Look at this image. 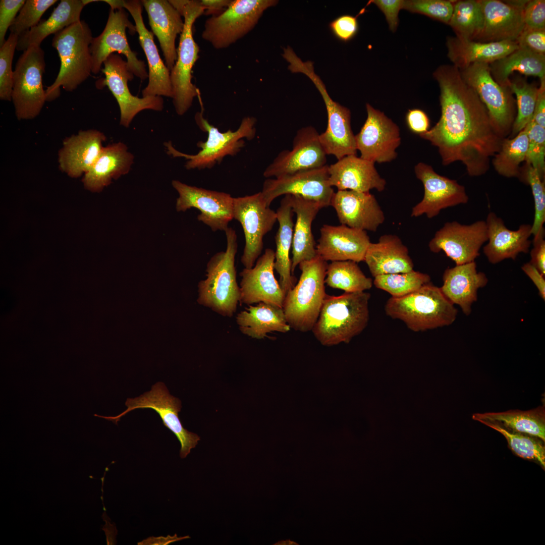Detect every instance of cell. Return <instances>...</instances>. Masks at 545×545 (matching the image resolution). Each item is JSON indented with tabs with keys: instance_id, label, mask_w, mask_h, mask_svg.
Returning a JSON list of instances; mask_svg holds the SVG:
<instances>
[{
	"instance_id": "cell-1",
	"label": "cell",
	"mask_w": 545,
	"mask_h": 545,
	"mask_svg": "<svg viewBox=\"0 0 545 545\" xmlns=\"http://www.w3.org/2000/svg\"><path fill=\"white\" fill-rule=\"evenodd\" d=\"M440 89L441 115L421 138L438 149L442 164L461 162L471 177L484 175L490 158L504 138L475 91L454 65H442L433 73Z\"/></svg>"
},
{
	"instance_id": "cell-2",
	"label": "cell",
	"mask_w": 545,
	"mask_h": 545,
	"mask_svg": "<svg viewBox=\"0 0 545 545\" xmlns=\"http://www.w3.org/2000/svg\"><path fill=\"white\" fill-rule=\"evenodd\" d=\"M370 298L364 291L327 294L311 331L315 338L327 346L350 342L368 323Z\"/></svg>"
},
{
	"instance_id": "cell-3",
	"label": "cell",
	"mask_w": 545,
	"mask_h": 545,
	"mask_svg": "<svg viewBox=\"0 0 545 545\" xmlns=\"http://www.w3.org/2000/svg\"><path fill=\"white\" fill-rule=\"evenodd\" d=\"M226 250L216 253L206 264V279L198 284V303L219 315L231 317L240 303L235 257L238 250L237 236L233 228L225 231Z\"/></svg>"
},
{
	"instance_id": "cell-4",
	"label": "cell",
	"mask_w": 545,
	"mask_h": 545,
	"mask_svg": "<svg viewBox=\"0 0 545 545\" xmlns=\"http://www.w3.org/2000/svg\"><path fill=\"white\" fill-rule=\"evenodd\" d=\"M93 38L88 25L81 20L54 35L52 46L58 52L61 67L56 80L45 90L47 101L60 95L61 87L73 91L90 76V46Z\"/></svg>"
},
{
	"instance_id": "cell-5",
	"label": "cell",
	"mask_w": 545,
	"mask_h": 545,
	"mask_svg": "<svg viewBox=\"0 0 545 545\" xmlns=\"http://www.w3.org/2000/svg\"><path fill=\"white\" fill-rule=\"evenodd\" d=\"M385 310L387 315L402 320L415 332L449 325L458 313L440 288L430 282L404 296L391 297Z\"/></svg>"
},
{
	"instance_id": "cell-6",
	"label": "cell",
	"mask_w": 545,
	"mask_h": 545,
	"mask_svg": "<svg viewBox=\"0 0 545 545\" xmlns=\"http://www.w3.org/2000/svg\"><path fill=\"white\" fill-rule=\"evenodd\" d=\"M328 264L317 255L298 265L301 271L299 281L286 294L282 307L291 329L303 333L312 331L327 295Z\"/></svg>"
},
{
	"instance_id": "cell-7",
	"label": "cell",
	"mask_w": 545,
	"mask_h": 545,
	"mask_svg": "<svg viewBox=\"0 0 545 545\" xmlns=\"http://www.w3.org/2000/svg\"><path fill=\"white\" fill-rule=\"evenodd\" d=\"M195 119L200 129L207 133L205 141L197 143L200 148L197 153L191 155L180 152L171 141L165 144L169 155L187 159L185 168L188 170L211 169L225 156L235 155L244 146V139L252 140L256 134V120L253 117L244 118L236 131L229 130L225 132L210 124L203 117L202 111L197 113Z\"/></svg>"
},
{
	"instance_id": "cell-8",
	"label": "cell",
	"mask_w": 545,
	"mask_h": 545,
	"mask_svg": "<svg viewBox=\"0 0 545 545\" xmlns=\"http://www.w3.org/2000/svg\"><path fill=\"white\" fill-rule=\"evenodd\" d=\"M184 17V27L177 48V59L170 71L173 88V102L177 114L182 116L192 105L195 97H200L199 89L192 82V71L199 58V48L193 34L196 20L204 14L200 1L186 0L180 13Z\"/></svg>"
},
{
	"instance_id": "cell-9",
	"label": "cell",
	"mask_w": 545,
	"mask_h": 545,
	"mask_svg": "<svg viewBox=\"0 0 545 545\" xmlns=\"http://www.w3.org/2000/svg\"><path fill=\"white\" fill-rule=\"evenodd\" d=\"M288 69L292 73H302L313 83L324 101L328 115L326 130L319 135L320 143L327 155L338 160L349 155H357L355 135L351 126L349 108L334 101L325 86L315 72L313 63L302 61L297 56L289 60Z\"/></svg>"
},
{
	"instance_id": "cell-10",
	"label": "cell",
	"mask_w": 545,
	"mask_h": 545,
	"mask_svg": "<svg viewBox=\"0 0 545 545\" xmlns=\"http://www.w3.org/2000/svg\"><path fill=\"white\" fill-rule=\"evenodd\" d=\"M276 0H235L222 13L205 22L202 38L214 48H226L249 33L265 10Z\"/></svg>"
},
{
	"instance_id": "cell-11",
	"label": "cell",
	"mask_w": 545,
	"mask_h": 545,
	"mask_svg": "<svg viewBox=\"0 0 545 545\" xmlns=\"http://www.w3.org/2000/svg\"><path fill=\"white\" fill-rule=\"evenodd\" d=\"M45 68L44 52L40 46L27 48L17 60L14 71L12 101L18 120L35 118L47 101L42 83Z\"/></svg>"
},
{
	"instance_id": "cell-12",
	"label": "cell",
	"mask_w": 545,
	"mask_h": 545,
	"mask_svg": "<svg viewBox=\"0 0 545 545\" xmlns=\"http://www.w3.org/2000/svg\"><path fill=\"white\" fill-rule=\"evenodd\" d=\"M124 8L111 9L108 19L102 32L92 38L90 51L92 60V73L98 74L102 69L103 62L108 56L115 52L124 55L127 67L131 73L144 81L148 74L145 63L137 57L129 44L126 29L131 35L136 32L135 26L128 18V14Z\"/></svg>"
},
{
	"instance_id": "cell-13",
	"label": "cell",
	"mask_w": 545,
	"mask_h": 545,
	"mask_svg": "<svg viewBox=\"0 0 545 545\" xmlns=\"http://www.w3.org/2000/svg\"><path fill=\"white\" fill-rule=\"evenodd\" d=\"M489 65L475 63L459 70L463 79L486 107L499 132L506 138L516 117L515 100L509 87L501 86L494 79Z\"/></svg>"
},
{
	"instance_id": "cell-14",
	"label": "cell",
	"mask_w": 545,
	"mask_h": 545,
	"mask_svg": "<svg viewBox=\"0 0 545 545\" xmlns=\"http://www.w3.org/2000/svg\"><path fill=\"white\" fill-rule=\"evenodd\" d=\"M127 408L116 416H104L94 414V416L111 421L116 424L121 418L129 412L137 409H151L159 415L163 424L175 434L181 444L180 456L183 459L190 453L200 440L196 433L185 428L178 414L182 405L181 401L170 395L162 382L153 385L150 391L139 397L128 398L125 402Z\"/></svg>"
},
{
	"instance_id": "cell-15",
	"label": "cell",
	"mask_w": 545,
	"mask_h": 545,
	"mask_svg": "<svg viewBox=\"0 0 545 545\" xmlns=\"http://www.w3.org/2000/svg\"><path fill=\"white\" fill-rule=\"evenodd\" d=\"M233 217L241 224L245 237L241 262L245 268H251L262 252L264 236L277 221V213L266 205L259 192L234 197Z\"/></svg>"
},
{
	"instance_id": "cell-16",
	"label": "cell",
	"mask_w": 545,
	"mask_h": 545,
	"mask_svg": "<svg viewBox=\"0 0 545 545\" xmlns=\"http://www.w3.org/2000/svg\"><path fill=\"white\" fill-rule=\"evenodd\" d=\"M103 66L101 71L105 77L96 82V86L100 88L106 86L116 98L120 108V125L128 128L133 118L143 110H163L164 101L161 96L139 98L130 92L128 83L134 75L129 70L126 61L119 54H111Z\"/></svg>"
},
{
	"instance_id": "cell-17",
	"label": "cell",
	"mask_w": 545,
	"mask_h": 545,
	"mask_svg": "<svg viewBox=\"0 0 545 545\" xmlns=\"http://www.w3.org/2000/svg\"><path fill=\"white\" fill-rule=\"evenodd\" d=\"M367 118L355 135L360 157L377 163L390 162L397 157L401 142L398 126L383 112L366 104Z\"/></svg>"
},
{
	"instance_id": "cell-18",
	"label": "cell",
	"mask_w": 545,
	"mask_h": 545,
	"mask_svg": "<svg viewBox=\"0 0 545 545\" xmlns=\"http://www.w3.org/2000/svg\"><path fill=\"white\" fill-rule=\"evenodd\" d=\"M487 240L485 221H477L469 225L448 222L435 232L428 247L434 253L443 251L456 265H459L474 261Z\"/></svg>"
},
{
	"instance_id": "cell-19",
	"label": "cell",
	"mask_w": 545,
	"mask_h": 545,
	"mask_svg": "<svg viewBox=\"0 0 545 545\" xmlns=\"http://www.w3.org/2000/svg\"><path fill=\"white\" fill-rule=\"evenodd\" d=\"M328 165L265 180L261 191L268 207L278 197L295 195L314 200L322 207L330 206L335 193L329 183Z\"/></svg>"
},
{
	"instance_id": "cell-20",
	"label": "cell",
	"mask_w": 545,
	"mask_h": 545,
	"mask_svg": "<svg viewBox=\"0 0 545 545\" xmlns=\"http://www.w3.org/2000/svg\"><path fill=\"white\" fill-rule=\"evenodd\" d=\"M172 186L179 194L176 209L185 211L196 208L200 213L198 221L211 230L224 231L233 219V198L227 193L192 186L178 180L172 181Z\"/></svg>"
},
{
	"instance_id": "cell-21",
	"label": "cell",
	"mask_w": 545,
	"mask_h": 545,
	"mask_svg": "<svg viewBox=\"0 0 545 545\" xmlns=\"http://www.w3.org/2000/svg\"><path fill=\"white\" fill-rule=\"evenodd\" d=\"M319 135L312 126L300 128L294 137L292 149L280 152L264 170V177L277 178L326 165L327 154Z\"/></svg>"
},
{
	"instance_id": "cell-22",
	"label": "cell",
	"mask_w": 545,
	"mask_h": 545,
	"mask_svg": "<svg viewBox=\"0 0 545 545\" xmlns=\"http://www.w3.org/2000/svg\"><path fill=\"white\" fill-rule=\"evenodd\" d=\"M414 172L423 184L424 195L412 208V217L425 214L431 219L442 209L468 202L469 197L465 187L455 180L437 173L431 166L419 162L415 166Z\"/></svg>"
},
{
	"instance_id": "cell-23",
	"label": "cell",
	"mask_w": 545,
	"mask_h": 545,
	"mask_svg": "<svg viewBox=\"0 0 545 545\" xmlns=\"http://www.w3.org/2000/svg\"><path fill=\"white\" fill-rule=\"evenodd\" d=\"M275 260V251L267 248L252 268H244L239 273L240 303L263 302L282 308L285 295L274 275Z\"/></svg>"
},
{
	"instance_id": "cell-24",
	"label": "cell",
	"mask_w": 545,
	"mask_h": 545,
	"mask_svg": "<svg viewBox=\"0 0 545 545\" xmlns=\"http://www.w3.org/2000/svg\"><path fill=\"white\" fill-rule=\"evenodd\" d=\"M123 8L132 16L139 43L145 54L148 66V82L142 90V97L164 96L172 98L173 88L170 71L161 60L154 41L153 34L146 27L143 17L141 1H123Z\"/></svg>"
},
{
	"instance_id": "cell-25",
	"label": "cell",
	"mask_w": 545,
	"mask_h": 545,
	"mask_svg": "<svg viewBox=\"0 0 545 545\" xmlns=\"http://www.w3.org/2000/svg\"><path fill=\"white\" fill-rule=\"evenodd\" d=\"M483 14L479 42L516 41L525 28L523 10L527 1L480 0Z\"/></svg>"
},
{
	"instance_id": "cell-26",
	"label": "cell",
	"mask_w": 545,
	"mask_h": 545,
	"mask_svg": "<svg viewBox=\"0 0 545 545\" xmlns=\"http://www.w3.org/2000/svg\"><path fill=\"white\" fill-rule=\"evenodd\" d=\"M330 206L342 225L358 230L375 232L385 220L381 207L370 192L338 190Z\"/></svg>"
},
{
	"instance_id": "cell-27",
	"label": "cell",
	"mask_w": 545,
	"mask_h": 545,
	"mask_svg": "<svg viewBox=\"0 0 545 545\" xmlns=\"http://www.w3.org/2000/svg\"><path fill=\"white\" fill-rule=\"evenodd\" d=\"M316 245L317 255L326 261H363L371 243L366 231L344 225H323Z\"/></svg>"
},
{
	"instance_id": "cell-28",
	"label": "cell",
	"mask_w": 545,
	"mask_h": 545,
	"mask_svg": "<svg viewBox=\"0 0 545 545\" xmlns=\"http://www.w3.org/2000/svg\"><path fill=\"white\" fill-rule=\"evenodd\" d=\"M485 221L488 240L483 252L490 263L496 264L506 259L515 260L520 253L529 252L531 225L522 224L517 230H511L493 212L487 214Z\"/></svg>"
},
{
	"instance_id": "cell-29",
	"label": "cell",
	"mask_w": 545,
	"mask_h": 545,
	"mask_svg": "<svg viewBox=\"0 0 545 545\" xmlns=\"http://www.w3.org/2000/svg\"><path fill=\"white\" fill-rule=\"evenodd\" d=\"M104 134L98 130H82L66 138L58 152L60 170L72 178L85 174L99 156Z\"/></svg>"
},
{
	"instance_id": "cell-30",
	"label": "cell",
	"mask_w": 545,
	"mask_h": 545,
	"mask_svg": "<svg viewBox=\"0 0 545 545\" xmlns=\"http://www.w3.org/2000/svg\"><path fill=\"white\" fill-rule=\"evenodd\" d=\"M374 164L357 155L345 156L328 166L330 184L338 190L369 192L375 189L382 192L386 181L378 174Z\"/></svg>"
},
{
	"instance_id": "cell-31",
	"label": "cell",
	"mask_w": 545,
	"mask_h": 545,
	"mask_svg": "<svg viewBox=\"0 0 545 545\" xmlns=\"http://www.w3.org/2000/svg\"><path fill=\"white\" fill-rule=\"evenodd\" d=\"M149 24L159 42L165 64L171 71L177 59L176 39L181 34L184 21L177 10L167 0H142Z\"/></svg>"
},
{
	"instance_id": "cell-32",
	"label": "cell",
	"mask_w": 545,
	"mask_h": 545,
	"mask_svg": "<svg viewBox=\"0 0 545 545\" xmlns=\"http://www.w3.org/2000/svg\"><path fill=\"white\" fill-rule=\"evenodd\" d=\"M443 281L440 289L443 294L468 315L477 299L478 289L486 285L488 279L484 273L477 270L474 261L448 268L443 274Z\"/></svg>"
},
{
	"instance_id": "cell-33",
	"label": "cell",
	"mask_w": 545,
	"mask_h": 545,
	"mask_svg": "<svg viewBox=\"0 0 545 545\" xmlns=\"http://www.w3.org/2000/svg\"><path fill=\"white\" fill-rule=\"evenodd\" d=\"M289 195L291 206L296 215L292 246L291 272L293 275L300 262L317 255L312 224L323 207L318 202L301 196Z\"/></svg>"
},
{
	"instance_id": "cell-34",
	"label": "cell",
	"mask_w": 545,
	"mask_h": 545,
	"mask_svg": "<svg viewBox=\"0 0 545 545\" xmlns=\"http://www.w3.org/2000/svg\"><path fill=\"white\" fill-rule=\"evenodd\" d=\"M372 276L407 272L414 264L407 247L395 235L380 236L377 243H370L364 260Z\"/></svg>"
},
{
	"instance_id": "cell-35",
	"label": "cell",
	"mask_w": 545,
	"mask_h": 545,
	"mask_svg": "<svg viewBox=\"0 0 545 545\" xmlns=\"http://www.w3.org/2000/svg\"><path fill=\"white\" fill-rule=\"evenodd\" d=\"M448 56L459 70L475 63L490 64L519 48L516 41L482 42L456 37L447 38Z\"/></svg>"
},
{
	"instance_id": "cell-36",
	"label": "cell",
	"mask_w": 545,
	"mask_h": 545,
	"mask_svg": "<svg viewBox=\"0 0 545 545\" xmlns=\"http://www.w3.org/2000/svg\"><path fill=\"white\" fill-rule=\"evenodd\" d=\"M133 161V155L123 143L103 147L96 161L84 175V187L92 192L101 191L113 180L127 174Z\"/></svg>"
},
{
	"instance_id": "cell-37",
	"label": "cell",
	"mask_w": 545,
	"mask_h": 545,
	"mask_svg": "<svg viewBox=\"0 0 545 545\" xmlns=\"http://www.w3.org/2000/svg\"><path fill=\"white\" fill-rule=\"evenodd\" d=\"M279 228L275 236L274 269L280 276L279 283L285 295L294 286L296 279L291 272L290 252L292 249L294 223L293 211L289 195H285L277 211Z\"/></svg>"
},
{
	"instance_id": "cell-38",
	"label": "cell",
	"mask_w": 545,
	"mask_h": 545,
	"mask_svg": "<svg viewBox=\"0 0 545 545\" xmlns=\"http://www.w3.org/2000/svg\"><path fill=\"white\" fill-rule=\"evenodd\" d=\"M85 5L82 0H62L46 20H41L35 26L18 37L16 49L26 50L32 46H40L42 41L50 34L57 32L80 20Z\"/></svg>"
},
{
	"instance_id": "cell-39",
	"label": "cell",
	"mask_w": 545,
	"mask_h": 545,
	"mask_svg": "<svg viewBox=\"0 0 545 545\" xmlns=\"http://www.w3.org/2000/svg\"><path fill=\"white\" fill-rule=\"evenodd\" d=\"M236 316V323L243 334L256 339H262L272 332L286 333L291 328L282 308L260 302L248 305Z\"/></svg>"
},
{
	"instance_id": "cell-40",
	"label": "cell",
	"mask_w": 545,
	"mask_h": 545,
	"mask_svg": "<svg viewBox=\"0 0 545 545\" xmlns=\"http://www.w3.org/2000/svg\"><path fill=\"white\" fill-rule=\"evenodd\" d=\"M473 420L495 422L512 432L536 437L545 441L544 406L527 411L510 410L501 412L474 413Z\"/></svg>"
},
{
	"instance_id": "cell-41",
	"label": "cell",
	"mask_w": 545,
	"mask_h": 545,
	"mask_svg": "<svg viewBox=\"0 0 545 545\" xmlns=\"http://www.w3.org/2000/svg\"><path fill=\"white\" fill-rule=\"evenodd\" d=\"M490 73L500 85L508 87L509 76L517 71L526 76L537 77L540 81L545 79V55L534 53L519 47L503 58L491 63Z\"/></svg>"
},
{
	"instance_id": "cell-42",
	"label": "cell",
	"mask_w": 545,
	"mask_h": 545,
	"mask_svg": "<svg viewBox=\"0 0 545 545\" xmlns=\"http://www.w3.org/2000/svg\"><path fill=\"white\" fill-rule=\"evenodd\" d=\"M528 146L526 126L513 138H505L499 151L492 158L496 171L506 178H517L520 175V164L525 161Z\"/></svg>"
},
{
	"instance_id": "cell-43",
	"label": "cell",
	"mask_w": 545,
	"mask_h": 545,
	"mask_svg": "<svg viewBox=\"0 0 545 545\" xmlns=\"http://www.w3.org/2000/svg\"><path fill=\"white\" fill-rule=\"evenodd\" d=\"M325 284L332 288L353 293L370 289L373 281L366 277L357 262L344 260L332 261L328 264Z\"/></svg>"
},
{
	"instance_id": "cell-44",
	"label": "cell",
	"mask_w": 545,
	"mask_h": 545,
	"mask_svg": "<svg viewBox=\"0 0 545 545\" xmlns=\"http://www.w3.org/2000/svg\"><path fill=\"white\" fill-rule=\"evenodd\" d=\"M448 24L457 37L476 40L481 33L484 24L480 0L454 1L452 15Z\"/></svg>"
},
{
	"instance_id": "cell-45",
	"label": "cell",
	"mask_w": 545,
	"mask_h": 545,
	"mask_svg": "<svg viewBox=\"0 0 545 545\" xmlns=\"http://www.w3.org/2000/svg\"><path fill=\"white\" fill-rule=\"evenodd\" d=\"M430 281L428 275L412 270L379 275L374 277L373 283L375 287L387 292L392 297H401L417 290Z\"/></svg>"
},
{
	"instance_id": "cell-46",
	"label": "cell",
	"mask_w": 545,
	"mask_h": 545,
	"mask_svg": "<svg viewBox=\"0 0 545 545\" xmlns=\"http://www.w3.org/2000/svg\"><path fill=\"white\" fill-rule=\"evenodd\" d=\"M508 87L516 96L517 111L510 136L513 138L533 118L538 87L525 81L510 82Z\"/></svg>"
},
{
	"instance_id": "cell-47",
	"label": "cell",
	"mask_w": 545,
	"mask_h": 545,
	"mask_svg": "<svg viewBox=\"0 0 545 545\" xmlns=\"http://www.w3.org/2000/svg\"><path fill=\"white\" fill-rule=\"evenodd\" d=\"M479 422L503 434L507 440L510 449L516 455L524 459L536 461L544 467V447L542 443L532 438L533 436L512 432L495 422L484 421Z\"/></svg>"
},
{
	"instance_id": "cell-48",
	"label": "cell",
	"mask_w": 545,
	"mask_h": 545,
	"mask_svg": "<svg viewBox=\"0 0 545 545\" xmlns=\"http://www.w3.org/2000/svg\"><path fill=\"white\" fill-rule=\"evenodd\" d=\"M520 181L530 186L534 199V216L531 225L533 237L544 229L545 222V183L540 178L538 171L530 166L525 165L521 169L518 178Z\"/></svg>"
},
{
	"instance_id": "cell-49",
	"label": "cell",
	"mask_w": 545,
	"mask_h": 545,
	"mask_svg": "<svg viewBox=\"0 0 545 545\" xmlns=\"http://www.w3.org/2000/svg\"><path fill=\"white\" fill-rule=\"evenodd\" d=\"M57 0H27L9 29L18 37L37 25L45 12Z\"/></svg>"
},
{
	"instance_id": "cell-50",
	"label": "cell",
	"mask_w": 545,
	"mask_h": 545,
	"mask_svg": "<svg viewBox=\"0 0 545 545\" xmlns=\"http://www.w3.org/2000/svg\"><path fill=\"white\" fill-rule=\"evenodd\" d=\"M528 146L525 161L526 165L536 169L542 180L545 174V128L537 124L532 119L527 124Z\"/></svg>"
},
{
	"instance_id": "cell-51",
	"label": "cell",
	"mask_w": 545,
	"mask_h": 545,
	"mask_svg": "<svg viewBox=\"0 0 545 545\" xmlns=\"http://www.w3.org/2000/svg\"><path fill=\"white\" fill-rule=\"evenodd\" d=\"M18 36L10 33L0 47V99L12 100L14 71L12 62L17 45Z\"/></svg>"
},
{
	"instance_id": "cell-52",
	"label": "cell",
	"mask_w": 545,
	"mask_h": 545,
	"mask_svg": "<svg viewBox=\"0 0 545 545\" xmlns=\"http://www.w3.org/2000/svg\"><path fill=\"white\" fill-rule=\"evenodd\" d=\"M454 2L447 0H403L402 9L424 15L448 24L452 15Z\"/></svg>"
},
{
	"instance_id": "cell-53",
	"label": "cell",
	"mask_w": 545,
	"mask_h": 545,
	"mask_svg": "<svg viewBox=\"0 0 545 545\" xmlns=\"http://www.w3.org/2000/svg\"><path fill=\"white\" fill-rule=\"evenodd\" d=\"M525 28L545 30V1H527L523 10Z\"/></svg>"
},
{
	"instance_id": "cell-54",
	"label": "cell",
	"mask_w": 545,
	"mask_h": 545,
	"mask_svg": "<svg viewBox=\"0 0 545 545\" xmlns=\"http://www.w3.org/2000/svg\"><path fill=\"white\" fill-rule=\"evenodd\" d=\"M329 27L335 36L344 42L354 38L359 28L357 18L348 14L336 18L330 22Z\"/></svg>"
},
{
	"instance_id": "cell-55",
	"label": "cell",
	"mask_w": 545,
	"mask_h": 545,
	"mask_svg": "<svg viewBox=\"0 0 545 545\" xmlns=\"http://www.w3.org/2000/svg\"><path fill=\"white\" fill-rule=\"evenodd\" d=\"M26 1H0V47L6 41L5 36Z\"/></svg>"
},
{
	"instance_id": "cell-56",
	"label": "cell",
	"mask_w": 545,
	"mask_h": 545,
	"mask_svg": "<svg viewBox=\"0 0 545 545\" xmlns=\"http://www.w3.org/2000/svg\"><path fill=\"white\" fill-rule=\"evenodd\" d=\"M516 41L519 47L545 55V30L524 28Z\"/></svg>"
},
{
	"instance_id": "cell-57",
	"label": "cell",
	"mask_w": 545,
	"mask_h": 545,
	"mask_svg": "<svg viewBox=\"0 0 545 545\" xmlns=\"http://www.w3.org/2000/svg\"><path fill=\"white\" fill-rule=\"evenodd\" d=\"M370 2L383 12L390 30L392 32L396 31L399 24L398 15L402 9L403 0H373Z\"/></svg>"
},
{
	"instance_id": "cell-58",
	"label": "cell",
	"mask_w": 545,
	"mask_h": 545,
	"mask_svg": "<svg viewBox=\"0 0 545 545\" xmlns=\"http://www.w3.org/2000/svg\"><path fill=\"white\" fill-rule=\"evenodd\" d=\"M533 247L530 251V261L543 276H545V240L544 229L533 237Z\"/></svg>"
},
{
	"instance_id": "cell-59",
	"label": "cell",
	"mask_w": 545,
	"mask_h": 545,
	"mask_svg": "<svg viewBox=\"0 0 545 545\" xmlns=\"http://www.w3.org/2000/svg\"><path fill=\"white\" fill-rule=\"evenodd\" d=\"M406 122L409 129L419 135L430 129V121L427 115L420 109L409 110L406 114Z\"/></svg>"
},
{
	"instance_id": "cell-60",
	"label": "cell",
	"mask_w": 545,
	"mask_h": 545,
	"mask_svg": "<svg viewBox=\"0 0 545 545\" xmlns=\"http://www.w3.org/2000/svg\"><path fill=\"white\" fill-rule=\"evenodd\" d=\"M532 120L545 128V79L540 81Z\"/></svg>"
},
{
	"instance_id": "cell-61",
	"label": "cell",
	"mask_w": 545,
	"mask_h": 545,
	"mask_svg": "<svg viewBox=\"0 0 545 545\" xmlns=\"http://www.w3.org/2000/svg\"><path fill=\"white\" fill-rule=\"evenodd\" d=\"M524 272L530 278L536 287L540 296L545 299V279L544 276L529 262L525 263L522 266Z\"/></svg>"
},
{
	"instance_id": "cell-62",
	"label": "cell",
	"mask_w": 545,
	"mask_h": 545,
	"mask_svg": "<svg viewBox=\"0 0 545 545\" xmlns=\"http://www.w3.org/2000/svg\"><path fill=\"white\" fill-rule=\"evenodd\" d=\"M231 0H201L202 6L204 8V14L217 15L224 11L230 4Z\"/></svg>"
},
{
	"instance_id": "cell-63",
	"label": "cell",
	"mask_w": 545,
	"mask_h": 545,
	"mask_svg": "<svg viewBox=\"0 0 545 545\" xmlns=\"http://www.w3.org/2000/svg\"><path fill=\"white\" fill-rule=\"evenodd\" d=\"M190 538L189 536H186L182 537H178L177 534L171 536L168 535L166 537H150L146 539L143 540L142 541L139 542L138 544H168L173 542L184 539L185 538Z\"/></svg>"
}]
</instances>
